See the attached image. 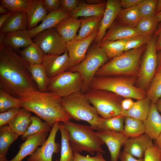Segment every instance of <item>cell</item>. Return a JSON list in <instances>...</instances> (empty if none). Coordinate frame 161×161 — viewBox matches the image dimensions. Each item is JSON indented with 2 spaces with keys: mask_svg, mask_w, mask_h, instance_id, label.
<instances>
[{
  "mask_svg": "<svg viewBox=\"0 0 161 161\" xmlns=\"http://www.w3.org/2000/svg\"><path fill=\"white\" fill-rule=\"evenodd\" d=\"M63 123L68 131L69 144L73 152L84 151L92 155L95 152L105 153L102 147L104 142L90 126L70 120Z\"/></svg>",
  "mask_w": 161,
  "mask_h": 161,
  "instance_id": "5b68a950",
  "label": "cell"
},
{
  "mask_svg": "<svg viewBox=\"0 0 161 161\" xmlns=\"http://www.w3.org/2000/svg\"><path fill=\"white\" fill-rule=\"evenodd\" d=\"M61 138V151L59 161H73V151L70 145L68 131L63 123L59 122Z\"/></svg>",
  "mask_w": 161,
  "mask_h": 161,
  "instance_id": "d6a6232c",
  "label": "cell"
},
{
  "mask_svg": "<svg viewBox=\"0 0 161 161\" xmlns=\"http://www.w3.org/2000/svg\"><path fill=\"white\" fill-rule=\"evenodd\" d=\"M121 9L120 0H108L106 9L99 27L97 34L95 40L96 44H100L109 28L116 19Z\"/></svg>",
  "mask_w": 161,
  "mask_h": 161,
  "instance_id": "2e32d148",
  "label": "cell"
},
{
  "mask_svg": "<svg viewBox=\"0 0 161 161\" xmlns=\"http://www.w3.org/2000/svg\"><path fill=\"white\" fill-rule=\"evenodd\" d=\"M146 97L154 104L161 97V75L154 76L146 91Z\"/></svg>",
  "mask_w": 161,
  "mask_h": 161,
  "instance_id": "60d3db41",
  "label": "cell"
},
{
  "mask_svg": "<svg viewBox=\"0 0 161 161\" xmlns=\"http://www.w3.org/2000/svg\"><path fill=\"white\" fill-rule=\"evenodd\" d=\"M43 4L47 13L60 9V0H43Z\"/></svg>",
  "mask_w": 161,
  "mask_h": 161,
  "instance_id": "681fc988",
  "label": "cell"
},
{
  "mask_svg": "<svg viewBox=\"0 0 161 161\" xmlns=\"http://www.w3.org/2000/svg\"><path fill=\"white\" fill-rule=\"evenodd\" d=\"M123 133L128 138L143 134L145 129L143 121L131 117H125Z\"/></svg>",
  "mask_w": 161,
  "mask_h": 161,
  "instance_id": "d590c367",
  "label": "cell"
},
{
  "mask_svg": "<svg viewBox=\"0 0 161 161\" xmlns=\"http://www.w3.org/2000/svg\"><path fill=\"white\" fill-rule=\"evenodd\" d=\"M80 0H60V9L70 14L81 2Z\"/></svg>",
  "mask_w": 161,
  "mask_h": 161,
  "instance_id": "c3c4849f",
  "label": "cell"
},
{
  "mask_svg": "<svg viewBox=\"0 0 161 161\" xmlns=\"http://www.w3.org/2000/svg\"><path fill=\"white\" fill-rule=\"evenodd\" d=\"M48 133L44 132L28 137L20 146L17 154L8 161H22L26 157L32 154L46 140Z\"/></svg>",
  "mask_w": 161,
  "mask_h": 161,
  "instance_id": "e0dca14e",
  "label": "cell"
},
{
  "mask_svg": "<svg viewBox=\"0 0 161 161\" xmlns=\"http://www.w3.org/2000/svg\"><path fill=\"white\" fill-rule=\"evenodd\" d=\"M103 15L87 17H83L79 19L80 30L75 40L86 38L98 29Z\"/></svg>",
  "mask_w": 161,
  "mask_h": 161,
  "instance_id": "f1b7e54d",
  "label": "cell"
},
{
  "mask_svg": "<svg viewBox=\"0 0 161 161\" xmlns=\"http://www.w3.org/2000/svg\"><path fill=\"white\" fill-rule=\"evenodd\" d=\"M30 0H0V5L5 7L10 12H25Z\"/></svg>",
  "mask_w": 161,
  "mask_h": 161,
  "instance_id": "b9f144b4",
  "label": "cell"
},
{
  "mask_svg": "<svg viewBox=\"0 0 161 161\" xmlns=\"http://www.w3.org/2000/svg\"><path fill=\"white\" fill-rule=\"evenodd\" d=\"M27 29L4 34L0 33V45H6L13 49L26 47L33 43Z\"/></svg>",
  "mask_w": 161,
  "mask_h": 161,
  "instance_id": "ffe728a7",
  "label": "cell"
},
{
  "mask_svg": "<svg viewBox=\"0 0 161 161\" xmlns=\"http://www.w3.org/2000/svg\"><path fill=\"white\" fill-rule=\"evenodd\" d=\"M151 103L146 97L134 102L131 108L127 111H122L121 115L125 117H131L142 121L146 118Z\"/></svg>",
  "mask_w": 161,
  "mask_h": 161,
  "instance_id": "83f0119b",
  "label": "cell"
},
{
  "mask_svg": "<svg viewBox=\"0 0 161 161\" xmlns=\"http://www.w3.org/2000/svg\"><path fill=\"white\" fill-rule=\"evenodd\" d=\"M119 158L120 161H144L143 158L136 159L131 155L124 151L120 153Z\"/></svg>",
  "mask_w": 161,
  "mask_h": 161,
  "instance_id": "f907efd6",
  "label": "cell"
},
{
  "mask_svg": "<svg viewBox=\"0 0 161 161\" xmlns=\"http://www.w3.org/2000/svg\"><path fill=\"white\" fill-rule=\"evenodd\" d=\"M106 5V1L98 4H91L81 1L78 6L70 13L71 17H87L103 15Z\"/></svg>",
  "mask_w": 161,
  "mask_h": 161,
  "instance_id": "484cf974",
  "label": "cell"
},
{
  "mask_svg": "<svg viewBox=\"0 0 161 161\" xmlns=\"http://www.w3.org/2000/svg\"><path fill=\"white\" fill-rule=\"evenodd\" d=\"M19 136L6 125L0 127V161H8L6 155L11 144Z\"/></svg>",
  "mask_w": 161,
  "mask_h": 161,
  "instance_id": "f546056e",
  "label": "cell"
},
{
  "mask_svg": "<svg viewBox=\"0 0 161 161\" xmlns=\"http://www.w3.org/2000/svg\"><path fill=\"white\" fill-rule=\"evenodd\" d=\"M98 30V29H97L83 39L74 40L66 42L69 60L70 68L78 64L85 58L90 45L97 36Z\"/></svg>",
  "mask_w": 161,
  "mask_h": 161,
  "instance_id": "4fadbf2b",
  "label": "cell"
},
{
  "mask_svg": "<svg viewBox=\"0 0 161 161\" xmlns=\"http://www.w3.org/2000/svg\"><path fill=\"white\" fill-rule=\"evenodd\" d=\"M145 133L152 140H155L161 133V115L155 104L151 103L148 116L143 121Z\"/></svg>",
  "mask_w": 161,
  "mask_h": 161,
  "instance_id": "44dd1931",
  "label": "cell"
},
{
  "mask_svg": "<svg viewBox=\"0 0 161 161\" xmlns=\"http://www.w3.org/2000/svg\"><path fill=\"white\" fill-rule=\"evenodd\" d=\"M129 39L105 41L99 45L107 57L113 58L124 52L126 44Z\"/></svg>",
  "mask_w": 161,
  "mask_h": 161,
  "instance_id": "e575fe53",
  "label": "cell"
},
{
  "mask_svg": "<svg viewBox=\"0 0 161 161\" xmlns=\"http://www.w3.org/2000/svg\"><path fill=\"white\" fill-rule=\"evenodd\" d=\"M155 104L158 111L161 113V98L159 99Z\"/></svg>",
  "mask_w": 161,
  "mask_h": 161,
  "instance_id": "94428289",
  "label": "cell"
},
{
  "mask_svg": "<svg viewBox=\"0 0 161 161\" xmlns=\"http://www.w3.org/2000/svg\"><path fill=\"white\" fill-rule=\"evenodd\" d=\"M153 143L152 140L146 134L129 138L124 143L123 151L139 159L143 158L148 146Z\"/></svg>",
  "mask_w": 161,
  "mask_h": 161,
  "instance_id": "ac0fdd59",
  "label": "cell"
},
{
  "mask_svg": "<svg viewBox=\"0 0 161 161\" xmlns=\"http://www.w3.org/2000/svg\"><path fill=\"white\" fill-rule=\"evenodd\" d=\"M146 45L124 52L112 58L99 68L95 76L137 77L140 71V59L145 49Z\"/></svg>",
  "mask_w": 161,
  "mask_h": 161,
  "instance_id": "3957f363",
  "label": "cell"
},
{
  "mask_svg": "<svg viewBox=\"0 0 161 161\" xmlns=\"http://www.w3.org/2000/svg\"><path fill=\"white\" fill-rule=\"evenodd\" d=\"M158 23L155 16L144 17L140 19L135 28L140 35H152Z\"/></svg>",
  "mask_w": 161,
  "mask_h": 161,
  "instance_id": "f35d334b",
  "label": "cell"
},
{
  "mask_svg": "<svg viewBox=\"0 0 161 161\" xmlns=\"http://www.w3.org/2000/svg\"><path fill=\"white\" fill-rule=\"evenodd\" d=\"M152 35H140L129 39L126 44L124 52L139 48L146 44Z\"/></svg>",
  "mask_w": 161,
  "mask_h": 161,
  "instance_id": "ee69618b",
  "label": "cell"
},
{
  "mask_svg": "<svg viewBox=\"0 0 161 161\" xmlns=\"http://www.w3.org/2000/svg\"><path fill=\"white\" fill-rule=\"evenodd\" d=\"M155 16L158 23L161 21V12L156 14Z\"/></svg>",
  "mask_w": 161,
  "mask_h": 161,
  "instance_id": "be15d7a7",
  "label": "cell"
},
{
  "mask_svg": "<svg viewBox=\"0 0 161 161\" xmlns=\"http://www.w3.org/2000/svg\"><path fill=\"white\" fill-rule=\"evenodd\" d=\"M157 38L153 35L146 44L137 80L139 87L148 89L154 77L157 66Z\"/></svg>",
  "mask_w": 161,
  "mask_h": 161,
  "instance_id": "30bf717a",
  "label": "cell"
},
{
  "mask_svg": "<svg viewBox=\"0 0 161 161\" xmlns=\"http://www.w3.org/2000/svg\"><path fill=\"white\" fill-rule=\"evenodd\" d=\"M87 3L91 4H98L105 1L103 0H86L84 1Z\"/></svg>",
  "mask_w": 161,
  "mask_h": 161,
  "instance_id": "6f0895ef",
  "label": "cell"
},
{
  "mask_svg": "<svg viewBox=\"0 0 161 161\" xmlns=\"http://www.w3.org/2000/svg\"><path fill=\"white\" fill-rule=\"evenodd\" d=\"M13 13L9 12L7 13L0 14V28L11 16Z\"/></svg>",
  "mask_w": 161,
  "mask_h": 161,
  "instance_id": "9f6ffc18",
  "label": "cell"
},
{
  "mask_svg": "<svg viewBox=\"0 0 161 161\" xmlns=\"http://www.w3.org/2000/svg\"><path fill=\"white\" fill-rule=\"evenodd\" d=\"M70 17L69 14L60 9L48 13L39 25L31 30L27 29L28 35L32 39L42 31L54 28L60 22Z\"/></svg>",
  "mask_w": 161,
  "mask_h": 161,
  "instance_id": "d6986e66",
  "label": "cell"
},
{
  "mask_svg": "<svg viewBox=\"0 0 161 161\" xmlns=\"http://www.w3.org/2000/svg\"><path fill=\"white\" fill-rule=\"evenodd\" d=\"M134 102L131 98L123 100L121 103L122 111H127L130 109L134 104Z\"/></svg>",
  "mask_w": 161,
  "mask_h": 161,
  "instance_id": "db71d44e",
  "label": "cell"
},
{
  "mask_svg": "<svg viewBox=\"0 0 161 161\" xmlns=\"http://www.w3.org/2000/svg\"><path fill=\"white\" fill-rule=\"evenodd\" d=\"M30 64L11 47L0 45V87L13 96L38 90L32 80Z\"/></svg>",
  "mask_w": 161,
  "mask_h": 161,
  "instance_id": "6da1fadb",
  "label": "cell"
},
{
  "mask_svg": "<svg viewBox=\"0 0 161 161\" xmlns=\"http://www.w3.org/2000/svg\"><path fill=\"white\" fill-rule=\"evenodd\" d=\"M9 12V11L5 7L0 5V13L1 14H7Z\"/></svg>",
  "mask_w": 161,
  "mask_h": 161,
  "instance_id": "6125c7cd",
  "label": "cell"
},
{
  "mask_svg": "<svg viewBox=\"0 0 161 161\" xmlns=\"http://www.w3.org/2000/svg\"><path fill=\"white\" fill-rule=\"evenodd\" d=\"M31 114L23 108L8 124L10 129L19 136H22L27 130L31 123Z\"/></svg>",
  "mask_w": 161,
  "mask_h": 161,
  "instance_id": "4316f807",
  "label": "cell"
},
{
  "mask_svg": "<svg viewBox=\"0 0 161 161\" xmlns=\"http://www.w3.org/2000/svg\"><path fill=\"white\" fill-rule=\"evenodd\" d=\"M18 97L22 108L35 114L52 128L56 122L63 123L72 119L61 104V98L53 93L37 90L21 93Z\"/></svg>",
  "mask_w": 161,
  "mask_h": 161,
  "instance_id": "7a4b0ae2",
  "label": "cell"
},
{
  "mask_svg": "<svg viewBox=\"0 0 161 161\" xmlns=\"http://www.w3.org/2000/svg\"><path fill=\"white\" fill-rule=\"evenodd\" d=\"M28 21L25 12L13 13L0 28V33L6 34L27 28Z\"/></svg>",
  "mask_w": 161,
  "mask_h": 161,
  "instance_id": "d4e9b609",
  "label": "cell"
},
{
  "mask_svg": "<svg viewBox=\"0 0 161 161\" xmlns=\"http://www.w3.org/2000/svg\"><path fill=\"white\" fill-rule=\"evenodd\" d=\"M125 117L121 114L111 118H103L101 125V129L123 132Z\"/></svg>",
  "mask_w": 161,
  "mask_h": 161,
  "instance_id": "ab89813d",
  "label": "cell"
},
{
  "mask_svg": "<svg viewBox=\"0 0 161 161\" xmlns=\"http://www.w3.org/2000/svg\"><path fill=\"white\" fill-rule=\"evenodd\" d=\"M22 108L20 99L5 90L0 89V112L13 108Z\"/></svg>",
  "mask_w": 161,
  "mask_h": 161,
  "instance_id": "74e56055",
  "label": "cell"
},
{
  "mask_svg": "<svg viewBox=\"0 0 161 161\" xmlns=\"http://www.w3.org/2000/svg\"><path fill=\"white\" fill-rule=\"evenodd\" d=\"M141 0H120V3L121 7L128 8L136 5Z\"/></svg>",
  "mask_w": 161,
  "mask_h": 161,
  "instance_id": "f5cc1de1",
  "label": "cell"
},
{
  "mask_svg": "<svg viewBox=\"0 0 161 161\" xmlns=\"http://www.w3.org/2000/svg\"><path fill=\"white\" fill-rule=\"evenodd\" d=\"M33 41L38 44L44 55H60L67 52L66 42L54 28L41 32Z\"/></svg>",
  "mask_w": 161,
  "mask_h": 161,
  "instance_id": "8fae6325",
  "label": "cell"
},
{
  "mask_svg": "<svg viewBox=\"0 0 161 161\" xmlns=\"http://www.w3.org/2000/svg\"><path fill=\"white\" fill-rule=\"evenodd\" d=\"M42 64L48 78L51 79L70 68L68 52L60 55H44Z\"/></svg>",
  "mask_w": 161,
  "mask_h": 161,
  "instance_id": "9a60e30c",
  "label": "cell"
},
{
  "mask_svg": "<svg viewBox=\"0 0 161 161\" xmlns=\"http://www.w3.org/2000/svg\"><path fill=\"white\" fill-rule=\"evenodd\" d=\"M59 122L54 124L46 140L30 155L27 161H52L53 154L58 153L60 148V145L55 141L56 134L59 130Z\"/></svg>",
  "mask_w": 161,
  "mask_h": 161,
  "instance_id": "7c38bea8",
  "label": "cell"
},
{
  "mask_svg": "<svg viewBox=\"0 0 161 161\" xmlns=\"http://www.w3.org/2000/svg\"><path fill=\"white\" fill-rule=\"evenodd\" d=\"M43 2V0H30L25 12L28 21L27 30L36 27L38 22L42 21L48 14Z\"/></svg>",
  "mask_w": 161,
  "mask_h": 161,
  "instance_id": "cb8c5ba5",
  "label": "cell"
},
{
  "mask_svg": "<svg viewBox=\"0 0 161 161\" xmlns=\"http://www.w3.org/2000/svg\"><path fill=\"white\" fill-rule=\"evenodd\" d=\"M137 78V77L126 76H95L89 88L109 91L122 97L138 100L146 97V91L134 85Z\"/></svg>",
  "mask_w": 161,
  "mask_h": 161,
  "instance_id": "277c9868",
  "label": "cell"
},
{
  "mask_svg": "<svg viewBox=\"0 0 161 161\" xmlns=\"http://www.w3.org/2000/svg\"><path fill=\"white\" fill-rule=\"evenodd\" d=\"M31 123L27 130L22 136L21 139L25 141L30 136L34 135L44 132H50L52 128L45 121L38 117L32 116Z\"/></svg>",
  "mask_w": 161,
  "mask_h": 161,
  "instance_id": "8d00e7d4",
  "label": "cell"
},
{
  "mask_svg": "<svg viewBox=\"0 0 161 161\" xmlns=\"http://www.w3.org/2000/svg\"><path fill=\"white\" fill-rule=\"evenodd\" d=\"M144 157V161H161V151L152 143L146 150Z\"/></svg>",
  "mask_w": 161,
  "mask_h": 161,
  "instance_id": "f6af8a7d",
  "label": "cell"
},
{
  "mask_svg": "<svg viewBox=\"0 0 161 161\" xmlns=\"http://www.w3.org/2000/svg\"><path fill=\"white\" fill-rule=\"evenodd\" d=\"M20 108H13L0 113V127L8 124L19 112Z\"/></svg>",
  "mask_w": 161,
  "mask_h": 161,
  "instance_id": "bcb514c9",
  "label": "cell"
},
{
  "mask_svg": "<svg viewBox=\"0 0 161 161\" xmlns=\"http://www.w3.org/2000/svg\"><path fill=\"white\" fill-rule=\"evenodd\" d=\"M80 26V20L70 16L60 22L54 28L67 42L76 39Z\"/></svg>",
  "mask_w": 161,
  "mask_h": 161,
  "instance_id": "603a6c76",
  "label": "cell"
},
{
  "mask_svg": "<svg viewBox=\"0 0 161 161\" xmlns=\"http://www.w3.org/2000/svg\"><path fill=\"white\" fill-rule=\"evenodd\" d=\"M98 137L107 146L111 161H118L121 148L127 138L123 132L102 129L96 131Z\"/></svg>",
  "mask_w": 161,
  "mask_h": 161,
  "instance_id": "5bb4252c",
  "label": "cell"
},
{
  "mask_svg": "<svg viewBox=\"0 0 161 161\" xmlns=\"http://www.w3.org/2000/svg\"><path fill=\"white\" fill-rule=\"evenodd\" d=\"M60 103L72 119L86 121L94 130L101 129L103 118L89 103L84 93L79 92L62 98Z\"/></svg>",
  "mask_w": 161,
  "mask_h": 161,
  "instance_id": "8992f818",
  "label": "cell"
},
{
  "mask_svg": "<svg viewBox=\"0 0 161 161\" xmlns=\"http://www.w3.org/2000/svg\"><path fill=\"white\" fill-rule=\"evenodd\" d=\"M161 12V0H157L156 4V14Z\"/></svg>",
  "mask_w": 161,
  "mask_h": 161,
  "instance_id": "91938a15",
  "label": "cell"
},
{
  "mask_svg": "<svg viewBox=\"0 0 161 161\" xmlns=\"http://www.w3.org/2000/svg\"><path fill=\"white\" fill-rule=\"evenodd\" d=\"M99 115L107 119L121 114L123 97L110 92L89 88L85 93Z\"/></svg>",
  "mask_w": 161,
  "mask_h": 161,
  "instance_id": "ba28073f",
  "label": "cell"
},
{
  "mask_svg": "<svg viewBox=\"0 0 161 161\" xmlns=\"http://www.w3.org/2000/svg\"><path fill=\"white\" fill-rule=\"evenodd\" d=\"M73 161H107L103 158V153L101 152H96L95 156L93 157L84 156L77 152H73Z\"/></svg>",
  "mask_w": 161,
  "mask_h": 161,
  "instance_id": "7dc6e473",
  "label": "cell"
},
{
  "mask_svg": "<svg viewBox=\"0 0 161 161\" xmlns=\"http://www.w3.org/2000/svg\"><path fill=\"white\" fill-rule=\"evenodd\" d=\"M157 0H141L136 5L141 18L155 16Z\"/></svg>",
  "mask_w": 161,
  "mask_h": 161,
  "instance_id": "7bdbcfd3",
  "label": "cell"
},
{
  "mask_svg": "<svg viewBox=\"0 0 161 161\" xmlns=\"http://www.w3.org/2000/svg\"><path fill=\"white\" fill-rule=\"evenodd\" d=\"M157 66L155 75H161V50L157 52Z\"/></svg>",
  "mask_w": 161,
  "mask_h": 161,
  "instance_id": "11a10c76",
  "label": "cell"
},
{
  "mask_svg": "<svg viewBox=\"0 0 161 161\" xmlns=\"http://www.w3.org/2000/svg\"><path fill=\"white\" fill-rule=\"evenodd\" d=\"M83 83L78 73L67 71L49 79L47 91L65 97L81 92Z\"/></svg>",
  "mask_w": 161,
  "mask_h": 161,
  "instance_id": "9c48e42d",
  "label": "cell"
},
{
  "mask_svg": "<svg viewBox=\"0 0 161 161\" xmlns=\"http://www.w3.org/2000/svg\"><path fill=\"white\" fill-rule=\"evenodd\" d=\"M159 25L155 32L154 35L157 37V40L156 45L157 51L161 50V21L159 23Z\"/></svg>",
  "mask_w": 161,
  "mask_h": 161,
  "instance_id": "816d5d0a",
  "label": "cell"
},
{
  "mask_svg": "<svg viewBox=\"0 0 161 161\" xmlns=\"http://www.w3.org/2000/svg\"><path fill=\"white\" fill-rule=\"evenodd\" d=\"M19 54L30 64H42L44 55L41 48L34 42L20 50Z\"/></svg>",
  "mask_w": 161,
  "mask_h": 161,
  "instance_id": "836d02e7",
  "label": "cell"
},
{
  "mask_svg": "<svg viewBox=\"0 0 161 161\" xmlns=\"http://www.w3.org/2000/svg\"><path fill=\"white\" fill-rule=\"evenodd\" d=\"M29 69L38 90L42 92H46L49 79L42 64H30Z\"/></svg>",
  "mask_w": 161,
  "mask_h": 161,
  "instance_id": "4dcf8cb0",
  "label": "cell"
},
{
  "mask_svg": "<svg viewBox=\"0 0 161 161\" xmlns=\"http://www.w3.org/2000/svg\"><path fill=\"white\" fill-rule=\"evenodd\" d=\"M155 140L154 144L161 151V133Z\"/></svg>",
  "mask_w": 161,
  "mask_h": 161,
  "instance_id": "680465c9",
  "label": "cell"
},
{
  "mask_svg": "<svg viewBox=\"0 0 161 161\" xmlns=\"http://www.w3.org/2000/svg\"><path fill=\"white\" fill-rule=\"evenodd\" d=\"M109 58L99 44L95 43L89 48L83 60L67 70L78 72L81 76L83 80L81 92L84 93L89 88L97 71Z\"/></svg>",
  "mask_w": 161,
  "mask_h": 161,
  "instance_id": "52a82bcc",
  "label": "cell"
},
{
  "mask_svg": "<svg viewBox=\"0 0 161 161\" xmlns=\"http://www.w3.org/2000/svg\"><path fill=\"white\" fill-rule=\"evenodd\" d=\"M141 18L137 7L135 5L129 8L121 9L116 19L121 24L135 27Z\"/></svg>",
  "mask_w": 161,
  "mask_h": 161,
  "instance_id": "1f68e13d",
  "label": "cell"
},
{
  "mask_svg": "<svg viewBox=\"0 0 161 161\" xmlns=\"http://www.w3.org/2000/svg\"><path fill=\"white\" fill-rule=\"evenodd\" d=\"M140 35L135 27L123 25L116 21L109 28L101 42L129 39Z\"/></svg>",
  "mask_w": 161,
  "mask_h": 161,
  "instance_id": "7402d4cb",
  "label": "cell"
}]
</instances>
